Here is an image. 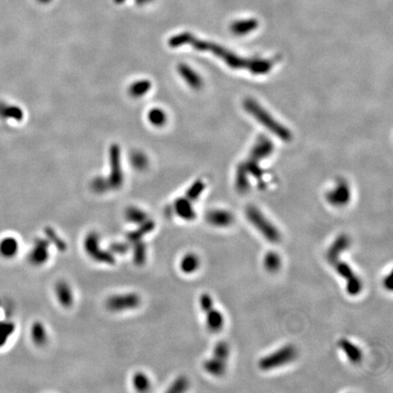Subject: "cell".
I'll return each mask as SVG.
<instances>
[{"instance_id": "32", "label": "cell", "mask_w": 393, "mask_h": 393, "mask_svg": "<svg viewBox=\"0 0 393 393\" xmlns=\"http://www.w3.org/2000/svg\"><path fill=\"white\" fill-rule=\"evenodd\" d=\"M18 250V243L13 238H7L0 244L1 254L7 258H12L16 256Z\"/></svg>"}, {"instance_id": "18", "label": "cell", "mask_w": 393, "mask_h": 393, "mask_svg": "<svg viewBox=\"0 0 393 393\" xmlns=\"http://www.w3.org/2000/svg\"><path fill=\"white\" fill-rule=\"evenodd\" d=\"M155 228H156L155 221H152L151 219H149L148 221H145L144 223L137 225L136 229L127 233V236H126L127 241L131 245L136 241H143L144 238L152 232Z\"/></svg>"}, {"instance_id": "14", "label": "cell", "mask_w": 393, "mask_h": 393, "mask_svg": "<svg viewBox=\"0 0 393 393\" xmlns=\"http://www.w3.org/2000/svg\"><path fill=\"white\" fill-rule=\"evenodd\" d=\"M193 202L189 201L186 196L178 198L173 203V212L176 214L178 217L184 221H195L196 218V212L194 207Z\"/></svg>"}, {"instance_id": "35", "label": "cell", "mask_w": 393, "mask_h": 393, "mask_svg": "<svg viewBox=\"0 0 393 393\" xmlns=\"http://www.w3.org/2000/svg\"><path fill=\"white\" fill-rule=\"evenodd\" d=\"M230 354L229 343L224 341H219L213 349L212 356L219 358L222 361H228Z\"/></svg>"}, {"instance_id": "41", "label": "cell", "mask_w": 393, "mask_h": 393, "mask_svg": "<svg viewBox=\"0 0 393 393\" xmlns=\"http://www.w3.org/2000/svg\"><path fill=\"white\" fill-rule=\"evenodd\" d=\"M382 285H383L384 289H387V290H389V291L392 290V273L389 272L388 275H386L383 279V281H382Z\"/></svg>"}, {"instance_id": "7", "label": "cell", "mask_w": 393, "mask_h": 393, "mask_svg": "<svg viewBox=\"0 0 393 393\" xmlns=\"http://www.w3.org/2000/svg\"><path fill=\"white\" fill-rule=\"evenodd\" d=\"M141 302V295L136 292L117 293L109 296L105 305L110 312L121 313L140 308Z\"/></svg>"}, {"instance_id": "3", "label": "cell", "mask_w": 393, "mask_h": 393, "mask_svg": "<svg viewBox=\"0 0 393 393\" xmlns=\"http://www.w3.org/2000/svg\"><path fill=\"white\" fill-rule=\"evenodd\" d=\"M274 150V145L266 136H261L258 137L257 141L252 147L249 153L248 161L241 164V167L246 170L249 176L257 179L259 184L261 188H265V182L263 181L264 172L260 168L261 161L266 158L270 156Z\"/></svg>"}, {"instance_id": "25", "label": "cell", "mask_w": 393, "mask_h": 393, "mask_svg": "<svg viewBox=\"0 0 393 393\" xmlns=\"http://www.w3.org/2000/svg\"><path fill=\"white\" fill-rule=\"evenodd\" d=\"M132 245L133 262L141 267L146 263L148 258V247L144 241H136Z\"/></svg>"}, {"instance_id": "6", "label": "cell", "mask_w": 393, "mask_h": 393, "mask_svg": "<svg viewBox=\"0 0 393 393\" xmlns=\"http://www.w3.org/2000/svg\"><path fill=\"white\" fill-rule=\"evenodd\" d=\"M297 356L296 347L292 344H287L261 358L259 361V368L264 371L279 369L295 361Z\"/></svg>"}, {"instance_id": "31", "label": "cell", "mask_w": 393, "mask_h": 393, "mask_svg": "<svg viewBox=\"0 0 393 393\" xmlns=\"http://www.w3.org/2000/svg\"><path fill=\"white\" fill-rule=\"evenodd\" d=\"M236 189L241 194L248 192L250 183H249V176L246 172L241 165L238 167L237 173H236Z\"/></svg>"}, {"instance_id": "8", "label": "cell", "mask_w": 393, "mask_h": 393, "mask_svg": "<svg viewBox=\"0 0 393 393\" xmlns=\"http://www.w3.org/2000/svg\"><path fill=\"white\" fill-rule=\"evenodd\" d=\"M335 271L339 276L343 278L346 281V291L351 297H356L361 294L363 289V283L361 278L354 272L352 268L345 261L341 260L332 265Z\"/></svg>"}, {"instance_id": "36", "label": "cell", "mask_w": 393, "mask_h": 393, "mask_svg": "<svg viewBox=\"0 0 393 393\" xmlns=\"http://www.w3.org/2000/svg\"><path fill=\"white\" fill-rule=\"evenodd\" d=\"M189 381L188 378L185 376H180L176 378L171 385L169 387L168 391L172 393L185 392L186 390L189 389Z\"/></svg>"}, {"instance_id": "37", "label": "cell", "mask_w": 393, "mask_h": 393, "mask_svg": "<svg viewBox=\"0 0 393 393\" xmlns=\"http://www.w3.org/2000/svg\"><path fill=\"white\" fill-rule=\"evenodd\" d=\"M130 161L133 167L139 170H142L147 168L148 166V158L145 155L144 153L141 151H135L131 154L130 156Z\"/></svg>"}, {"instance_id": "1", "label": "cell", "mask_w": 393, "mask_h": 393, "mask_svg": "<svg viewBox=\"0 0 393 393\" xmlns=\"http://www.w3.org/2000/svg\"><path fill=\"white\" fill-rule=\"evenodd\" d=\"M169 45L171 48H179L181 46L189 45L200 52L212 54L213 56L223 61L229 68L239 70H248L255 75H263L269 72L272 69L275 62L272 60L239 56L223 46L199 40L196 36H193L191 33H181L180 35L172 36L169 41Z\"/></svg>"}, {"instance_id": "20", "label": "cell", "mask_w": 393, "mask_h": 393, "mask_svg": "<svg viewBox=\"0 0 393 393\" xmlns=\"http://www.w3.org/2000/svg\"><path fill=\"white\" fill-rule=\"evenodd\" d=\"M179 267L181 272L185 275H191L200 269L201 259L195 253H186L184 256L181 258Z\"/></svg>"}, {"instance_id": "5", "label": "cell", "mask_w": 393, "mask_h": 393, "mask_svg": "<svg viewBox=\"0 0 393 393\" xmlns=\"http://www.w3.org/2000/svg\"><path fill=\"white\" fill-rule=\"evenodd\" d=\"M83 249L88 257L96 263L109 266L116 264L115 255L109 249L101 248V236L96 231L93 230L87 233L83 241Z\"/></svg>"}, {"instance_id": "16", "label": "cell", "mask_w": 393, "mask_h": 393, "mask_svg": "<svg viewBox=\"0 0 393 393\" xmlns=\"http://www.w3.org/2000/svg\"><path fill=\"white\" fill-rule=\"evenodd\" d=\"M178 72L180 76L184 80L185 82L189 85L190 88L195 90H199L203 86V81L201 76L193 69L189 65L181 63L178 66Z\"/></svg>"}, {"instance_id": "29", "label": "cell", "mask_w": 393, "mask_h": 393, "mask_svg": "<svg viewBox=\"0 0 393 393\" xmlns=\"http://www.w3.org/2000/svg\"><path fill=\"white\" fill-rule=\"evenodd\" d=\"M152 84L149 80H141L134 82L129 88V96L134 99L144 96L151 89Z\"/></svg>"}, {"instance_id": "34", "label": "cell", "mask_w": 393, "mask_h": 393, "mask_svg": "<svg viewBox=\"0 0 393 393\" xmlns=\"http://www.w3.org/2000/svg\"><path fill=\"white\" fill-rule=\"evenodd\" d=\"M148 119L151 125L155 127H163L168 121V117L164 110L159 108L151 109L148 115Z\"/></svg>"}, {"instance_id": "11", "label": "cell", "mask_w": 393, "mask_h": 393, "mask_svg": "<svg viewBox=\"0 0 393 393\" xmlns=\"http://www.w3.org/2000/svg\"><path fill=\"white\" fill-rule=\"evenodd\" d=\"M351 244L350 238L344 233H341L338 236L329 246L328 251L326 253V259L329 264L332 266L336 261L341 260V255L348 250Z\"/></svg>"}, {"instance_id": "9", "label": "cell", "mask_w": 393, "mask_h": 393, "mask_svg": "<svg viewBox=\"0 0 393 393\" xmlns=\"http://www.w3.org/2000/svg\"><path fill=\"white\" fill-rule=\"evenodd\" d=\"M110 173L106 179L110 190L121 189L124 182V174L121 168V148L117 144L111 145L109 149Z\"/></svg>"}, {"instance_id": "22", "label": "cell", "mask_w": 393, "mask_h": 393, "mask_svg": "<svg viewBox=\"0 0 393 393\" xmlns=\"http://www.w3.org/2000/svg\"><path fill=\"white\" fill-rule=\"evenodd\" d=\"M258 27H259V22L257 19L247 18V19H241V21L233 22L229 28L234 35L245 36L256 30Z\"/></svg>"}, {"instance_id": "21", "label": "cell", "mask_w": 393, "mask_h": 393, "mask_svg": "<svg viewBox=\"0 0 393 393\" xmlns=\"http://www.w3.org/2000/svg\"><path fill=\"white\" fill-rule=\"evenodd\" d=\"M0 119L19 122L24 119V111L16 105L0 102Z\"/></svg>"}, {"instance_id": "19", "label": "cell", "mask_w": 393, "mask_h": 393, "mask_svg": "<svg viewBox=\"0 0 393 393\" xmlns=\"http://www.w3.org/2000/svg\"><path fill=\"white\" fill-rule=\"evenodd\" d=\"M206 315V326L210 332H219L224 327L225 319L223 314L213 307L204 313Z\"/></svg>"}, {"instance_id": "28", "label": "cell", "mask_w": 393, "mask_h": 393, "mask_svg": "<svg viewBox=\"0 0 393 393\" xmlns=\"http://www.w3.org/2000/svg\"><path fill=\"white\" fill-rule=\"evenodd\" d=\"M45 236L50 245H53L58 251L64 252L68 249L67 242L57 234L52 227L45 228Z\"/></svg>"}, {"instance_id": "13", "label": "cell", "mask_w": 393, "mask_h": 393, "mask_svg": "<svg viewBox=\"0 0 393 393\" xmlns=\"http://www.w3.org/2000/svg\"><path fill=\"white\" fill-rule=\"evenodd\" d=\"M206 221L216 228H228L234 222V215L226 209H211L206 214Z\"/></svg>"}, {"instance_id": "38", "label": "cell", "mask_w": 393, "mask_h": 393, "mask_svg": "<svg viewBox=\"0 0 393 393\" xmlns=\"http://www.w3.org/2000/svg\"><path fill=\"white\" fill-rule=\"evenodd\" d=\"M90 187H91L93 191L96 194H104V193L108 192L109 190H110L108 181L106 180V178H103V176L95 178L91 182Z\"/></svg>"}, {"instance_id": "24", "label": "cell", "mask_w": 393, "mask_h": 393, "mask_svg": "<svg viewBox=\"0 0 393 393\" xmlns=\"http://www.w3.org/2000/svg\"><path fill=\"white\" fill-rule=\"evenodd\" d=\"M125 218H126V221L136 226L144 223L145 221H148L149 219L148 213L146 212L144 209H141L136 206H129V208L126 209Z\"/></svg>"}, {"instance_id": "40", "label": "cell", "mask_w": 393, "mask_h": 393, "mask_svg": "<svg viewBox=\"0 0 393 393\" xmlns=\"http://www.w3.org/2000/svg\"><path fill=\"white\" fill-rule=\"evenodd\" d=\"M200 307L202 312H207L214 307V301L209 293H202L200 297Z\"/></svg>"}, {"instance_id": "4", "label": "cell", "mask_w": 393, "mask_h": 393, "mask_svg": "<svg viewBox=\"0 0 393 393\" xmlns=\"http://www.w3.org/2000/svg\"><path fill=\"white\" fill-rule=\"evenodd\" d=\"M245 214L249 223L261 233V236L264 238L266 241L273 244H276L281 241V234L279 229L256 206H248Z\"/></svg>"}, {"instance_id": "12", "label": "cell", "mask_w": 393, "mask_h": 393, "mask_svg": "<svg viewBox=\"0 0 393 393\" xmlns=\"http://www.w3.org/2000/svg\"><path fill=\"white\" fill-rule=\"evenodd\" d=\"M50 243L46 238H38L35 241L31 251L29 253V261L35 266L46 264L50 257Z\"/></svg>"}, {"instance_id": "10", "label": "cell", "mask_w": 393, "mask_h": 393, "mask_svg": "<svg viewBox=\"0 0 393 393\" xmlns=\"http://www.w3.org/2000/svg\"><path fill=\"white\" fill-rule=\"evenodd\" d=\"M351 199V190L349 185L344 180H340L326 193V200L329 205L335 208H342L349 204Z\"/></svg>"}, {"instance_id": "2", "label": "cell", "mask_w": 393, "mask_h": 393, "mask_svg": "<svg viewBox=\"0 0 393 393\" xmlns=\"http://www.w3.org/2000/svg\"><path fill=\"white\" fill-rule=\"evenodd\" d=\"M244 109L252 116L256 121L262 125L265 129L278 136L280 140L285 142L291 141L292 134L285 126L273 117L270 113L268 112L257 101L253 99H246L243 102Z\"/></svg>"}, {"instance_id": "30", "label": "cell", "mask_w": 393, "mask_h": 393, "mask_svg": "<svg viewBox=\"0 0 393 393\" xmlns=\"http://www.w3.org/2000/svg\"><path fill=\"white\" fill-rule=\"evenodd\" d=\"M132 385L136 391L147 392L151 389V381L146 373L137 371L133 375Z\"/></svg>"}, {"instance_id": "17", "label": "cell", "mask_w": 393, "mask_h": 393, "mask_svg": "<svg viewBox=\"0 0 393 393\" xmlns=\"http://www.w3.org/2000/svg\"><path fill=\"white\" fill-rule=\"evenodd\" d=\"M339 348L345 354L346 357L354 364L360 363L363 359V352L359 346L346 338H342L338 342Z\"/></svg>"}, {"instance_id": "23", "label": "cell", "mask_w": 393, "mask_h": 393, "mask_svg": "<svg viewBox=\"0 0 393 393\" xmlns=\"http://www.w3.org/2000/svg\"><path fill=\"white\" fill-rule=\"evenodd\" d=\"M227 362L217 357L209 358L203 362L205 371L214 377H221L227 370Z\"/></svg>"}, {"instance_id": "27", "label": "cell", "mask_w": 393, "mask_h": 393, "mask_svg": "<svg viewBox=\"0 0 393 393\" xmlns=\"http://www.w3.org/2000/svg\"><path fill=\"white\" fill-rule=\"evenodd\" d=\"M263 265L268 272L276 273L281 269L282 266V260L279 253L275 251H269L265 255Z\"/></svg>"}, {"instance_id": "26", "label": "cell", "mask_w": 393, "mask_h": 393, "mask_svg": "<svg viewBox=\"0 0 393 393\" xmlns=\"http://www.w3.org/2000/svg\"><path fill=\"white\" fill-rule=\"evenodd\" d=\"M31 338L34 343L38 347H42L47 344L48 340V331L46 327L40 321H36L32 325Z\"/></svg>"}, {"instance_id": "33", "label": "cell", "mask_w": 393, "mask_h": 393, "mask_svg": "<svg viewBox=\"0 0 393 393\" xmlns=\"http://www.w3.org/2000/svg\"><path fill=\"white\" fill-rule=\"evenodd\" d=\"M205 188H206V184H205L204 181H201V180H198L186 191L185 196L187 199H189V201H191V202L196 201L200 199L201 194L204 192Z\"/></svg>"}, {"instance_id": "15", "label": "cell", "mask_w": 393, "mask_h": 393, "mask_svg": "<svg viewBox=\"0 0 393 393\" xmlns=\"http://www.w3.org/2000/svg\"><path fill=\"white\" fill-rule=\"evenodd\" d=\"M55 296L56 301L65 309H69L74 304V292L68 281L61 280L55 285Z\"/></svg>"}, {"instance_id": "39", "label": "cell", "mask_w": 393, "mask_h": 393, "mask_svg": "<svg viewBox=\"0 0 393 393\" xmlns=\"http://www.w3.org/2000/svg\"><path fill=\"white\" fill-rule=\"evenodd\" d=\"M130 246L128 241H120V242H113L109 248V250L112 253L113 255H124L129 251Z\"/></svg>"}]
</instances>
